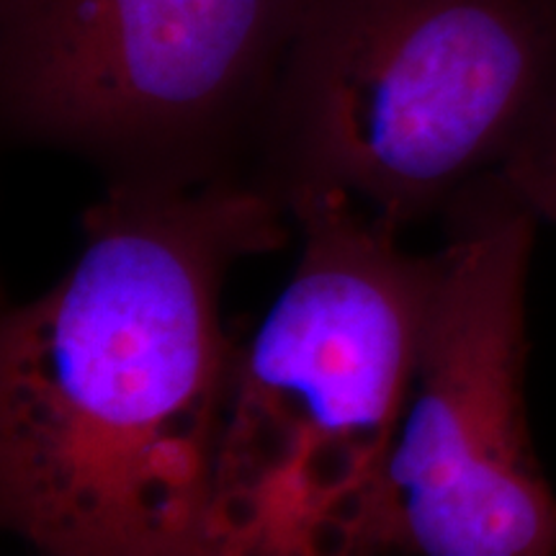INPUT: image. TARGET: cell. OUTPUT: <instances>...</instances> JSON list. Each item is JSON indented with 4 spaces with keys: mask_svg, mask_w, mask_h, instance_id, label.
Instances as JSON below:
<instances>
[{
    "mask_svg": "<svg viewBox=\"0 0 556 556\" xmlns=\"http://www.w3.org/2000/svg\"><path fill=\"white\" fill-rule=\"evenodd\" d=\"M250 178L111 186L58 287L0 332V513L52 556H212L238 343L229 266L287 242Z\"/></svg>",
    "mask_w": 556,
    "mask_h": 556,
    "instance_id": "6da1fadb",
    "label": "cell"
},
{
    "mask_svg": "<svg viewBox=\"0 0 556 556\" xmlns=\"http://www.w3.org/2000/svg\"><path fill=\"white\" fill-rule=\"evenodd\" d=\"M556 101V0H302L250 176L402 229L500 173Z\"/></svg>",
    "mask_w": 556,
    "mask_h": 556,
    "instance_id": "7a4b0ae2",
    "label": "cell"
},
{
    "mask_svg": "<svg viewBox=\"0 0 556 556\" xmlns=\"http://www.w3.org/2000/svg\"><path fill=\"white\" fill-rule=\"evenodd\" d=\"M302 258L238 343L212 556L338 554L397 430L433 255L348 199L291 208Z\"/></svg>",
    "mask_w": 556,
    "mask_h": 556,
    "instance_id": "3957f363",
    "label": "cell"
},
{
    "mask_svg": "<svg viewBox=\"0 0 556 556\" xmlns=\"http://www.w3.org/2000/svg\"><path fill=\"white\" fill-rule=\"evenodd\" d=\"M443 214L397 430L338 554L552 556L556 495L526 407V276L541 219L500 173Z\"/></svg>",
    "mask_w": 556,
    "mask_h": 556,
    "instance_id": "277c9868",
    "label": "cell"
},
{
    "mask_svg": "<svg viewBox=\"0 0 556 556\" xmlns=\"http://www.w3.org/2000/svg\"><path fill=\"white\" fill-rule=\"evenodd\" d=\"M302 0H0L5 129L93 160L111 186L235 178Z\"/></svg>",
    "mask_w": 556,
    "mask_h": 556,
    "instance_id": "5b68a950",
    "label": "cell"
},
{
    "mask_svg": "<svg viewBox=\"0 0 556 556\" xmlns=\"http://www.w3.org/2000/svg\"><path fill=\"white\" fill-rule=\"evenodd\" d=\"M539 219L556 222V101L500 170Z\"/></svg>",
    "mask_w": 556,
    "mask_h": 556,
    "instance_id": "8992f818",
    "label": "cell"
}]
</instances>
